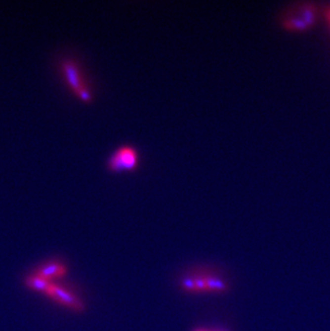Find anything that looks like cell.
I'll return each mask as SVG.
<instances>
[{
    "label": "cell",
    "instance_id": "6da1fadb",
    "mask_svg": "<svg viewBox=\"0 0 330 331\" xmlns=\"http://www.w3.org/2000/svg\"><path fill=\"white\" fill-rule=\"evenodd\" d=\"M58 70L65 85L76 99L85 104L92 103L94 100L92 85L80 60L72 56L62 57Z\"/></svg>",
    "mask_w": 330,
    "mask_h": 331
},
{
    "label": "cell",
    "instance_id": "7a4b0ae2",
    "mask_svg": "<svg viewBox=\"0 0 330 331\" xmlns=\"http://www.w3.org/2000/svg\"><path fill=\"white\" fill-rule=\"evenodd\" d=\"M182 291L189 294H213L222 295L230 290L226 280L209 270H196L182 277L179 282Z\"/></svg>",
    "mask_w": 330,
    "mask_h": 331
},
{
    "label": "cell",
    "instance_id": "3957f363",
    "mask_svg": "<svg viewBox=\"0 0 330 331\" xmlns=\"http://www.w3.org/2000/svg\"><path fill=\"white\" fill-rule=\"evenodd\" d=\"M142 155L134 145H120L107 157L105 168L112 174L134 173L141 168Z\"/></svg>",
    "mask_w": 330,
    "mask_h": 331
},
{
    "label": "cell",
    "instance_id": "277c9868",
    "mask_svg": "<svg viewBox=\"0 0 330 331\" xmlns=\"http://www.w3.org/2000/svg\"><path fill=\"white\" fill-rule=\"evenodd\" d=\"M46 296L56 303L75 312V313H82L86 310L85 302L74 290L56 282L50 286Z\"/></svg>",
    "mask_w": 330,
    "mask_h": 331
},
{
    "label": "cell",
    "instance_id": "5b68a950",
    "mask_svg": "<svg viewBox=\"0 0 330 331\" xmlns=\"http://www.w3.org/2000/svg\"><path fill=\"white\" fill-rule=\"evenodd\" d=\"M68 273V267L61 259L54 258L38 267L35 271V275L39 276L49 282H55L56 280L62 279Z\"/></svg>",
    "mask_w": 330,
    "mask_h": 331
},
{
    "label": "cell",
    "instance_id": "8992f818",
    "mask_svg": "<svg viewBox=\"0 0 330 331\" xmlns=\"http://www.w3.org/2000/svg\"><path fill=\"white\" fill-rule=\"evenodd\" d=\"M53 283L54 282H49L47 280L35 275V273L29 275L28 277H26V279H25V285H26L28 289L42 292L44 295L47 294V291L49 290L50 286H52Z\"/></svg>",
    "mask_w": 330,
    "mask_h": 331
},
{
    "label": "cell",
    "instance_id": "52a82bcc",
    "mask_svg": "<svg viewBox=\"0 0 330 331\" xmlns=\"http://www.w3.org/2000/svg\"><path fill=\"white\" fill-rule=\"evenodd\" d=\"M284 25L285 27L293 28L296 30H304L308 27V25L304 23L302 18H290V20L285 21Z\"/></svg>",
    "mask_w": 330,
    "mask_h": 331
},
{
    "label": "cell",
    "instance_id": "ba28073f",
    "mask_svg": "<svg viewBox=\"0 0 330 331\" xmlns=\"http://www.w3.org/2000/svg\"><path fill=\"white\" fill-rule=\"evenodd\" d=\"M301 14H302V20L304 21V23L308 25V26H309V25H312L314 23L315 16H314L313 11L311 9L301 10Z\"/></svg>",
    "mask_w": 330,
    "mask_h": 331
},
{
    "label": "cell",
    "instance_id": "9c48e42d",
    "mask_svg": "<svg viewBox=\"0 0 330 331\" xmlns=\"http://www.w3.org/2000/svg\"><path fill=\"white\" fill-rule=\"evenodd\" d=\"M193 331H222L219 329H211V328H198Z\"/></svg>",
    "mask_w": 330,
    "mask_h": 331
}]
</instances>
